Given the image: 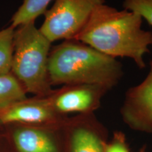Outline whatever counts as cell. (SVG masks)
Returning a JSON list of instances; mask_svg holds the SVG:
<instances>
[{
  "mask_svg": "<svg viewBox=\"0 0 152 152\" xmlns=\"http://www.w3.org/2000/svg\"><path fill=\"white\" fill-rule=\"evenodd\" d=\"M68 116L58 114L47 96L26 98L0 110V128L9 125H46L61 126Z\"/></svg>",
  "mask_w": 152,
  "mask_h": 152,
  "instance_id": "obj_6",
  "label": "cell"
},
{
  "mask_svg": "<svg viewBox=\"0 0 152 152\" xmlns=\"http://www.w3.org/2000/svg\"><path fill=\"white\" fill-rule=\"evenodd\" d=\"M103 127L93 113L68 118L63 127L68 152H104Z\"/></svg>",
  "mask_w": 152,
  "mask_h": 152,
  "instance_id": "obj_9",
  "label": "cell"
},
{
  "mask_svg": "<svg viewBox=\"0 0 152 152\" xmlns=\"http://www.w3.org/2000/svg\"><path fill=\"white\" fill-rule=\"evenodd\" d=\"M123 7L138 14L152 26V0H123Z\"/></svg>",
  "mask_w": 152,
  "mask_h": 152,
  "instance_id": "obj_13",
  "label": "cell"
},
{
  "mask_svg": "<svg viewBox=\"0 0 152 152\" xmlns=\"http://www.w3.org/2000/svg\"><path fill=\"white\" fill-rule=\"evenodd\" d=\"M125 139L123 133H115L111 143H105L104 152H130Z\"/></svg>",
  "mask_w": 152,
  "mask_h": 152,
  "instance_id": "obj_14",
  "label": "cell"
},
{
  "mask_svg": "<svg viewBox=\"0 0 152 152\" xmlns=\"http://www.w3.org/2000/svg\"><path fill=\"white\" fill-rule=\"evenodd\" d=\"M120 111L123 121L132 130L152 134V60L144 80L125 93Z\"/></svg>",
  "mask_w": 152,
  "mask_h": 152,
  "instance_id": "obj_8",
  "label": "cell"
},
{
  "mask_svg": "<svg viewBox=\"0 0 152 152\" xmlns=\"http://www.w3.org/2000/svg\"><path fill=\"white\" fill-rule=\"evenodd\" d=\"M52 44L36 27L35 22L23 24L14 30L11 73L27 94L47 96L53 91L48 75Z\"/></svg>",
  "mask_w": 152,
  "mask_h": 152,
  "instance_id": "obj_3",
  "label": "cell"
},
{
  "mask_svg": "<svg viewBox=\"0 0 152 152\" xmlns=\"http://www.w3.org/2000/svg\"><path fill=\"white\" fill-rule=\"evenodd\" d=\"M64 124L9 125L0 128V132L14 152H63L61 139Z\"/></svg>",
  "mask_w": 152,
  "mask_h": 152,
  "instance_id": "obj_5",
  "label": "cell"
},
{
  "mask_svg": "<svg viewBox=\"0 0 152 152\" xmlns=\"http://www.w3.org/2000/svg\"><path fill=\"white\" fill-rule=\"evenodd\" d=\"M14 30L11 26L0 30V75L11 73Z\"/></svg>",
  "mask_w": 152,
  "mask_h": 152,
  "instance_id": "obj_12",
  "label": "cell"
},
{
  "mask_svg": "<svg viewBox=\"0 0 152 152\" xmlns=\"http://www.w3.org/2000/svg\"><path fill=\"white\" fill-rule=\"evenodd\" d=\"M108 90L94 85L76 84L64 85L53 90L47 96L52 108L63 116L77 113L80 115L93 113L100 106L101 100Z\"/></svg>",
  "mask_w": 152,
  "mask_h": 152,
  "instance_id": "obj_7",
  "label": "cell"
},
{
  "mask_svg": "<svg viewBox=\"0 0 152 152\" xmlns=\"http://www.w3.org/2000/svg\"><path fill=\"white\" fill-rule=\"evenodd\" d=\"M0 152H14L7 139L1 132H0Z\"/></svg>",
  "mask_w": 152,
  "mask_h": 152,
  "instance_id": "obj_15",
  "label": "cell"
},
{
  "mask_svg": "<svg viewBox=\"0 0 152 152\" xmlns=\"http://www.w3.org/2000/svg\"></svg>",
  "mask_w": 152,
  "mask_h": 152,
  "instance_id": "obj_16",
  "label": "cell"
},
{
  "mask_svg": "<svg viewBox=\"0 0 152 152\" xmlns=\"http://www.w3.org/2000/svg\"><path fill=\"white\" fill-rule=\"evenodd\" d=\"M52 0H23L22 4L13 15L10 26L16 29L19 26L35 22L41 15H44Z\"/></svg>",
  "mask_w": 152,
  "mask_h": 152,
  "instance_id": "obj_10",
  "label": "cell"
},
{
  "mask_svg": "<svg viewBox=\"0 0 152 152\" xmlns=\"http://www.w3.org/2000/svg\"><path fill=\"white\" fill-rule=\"evenodd\" d=\"M142 22L137 13L101 4L74 39L113 58H130L143 69L144 56L152 46V32L142 29Z\"/></svg>",
  "mask_w": 152,
  "mask_h": 152,
  "instance_id": "obj_1",
  "label": "cell"
},
{
  "mask_svg": "<svg viewBox=\"0 0 152 152\" xmlns=\"http://www.w3.org/2000/svg\"><path fill=\"white\" fill-rule=\"evenodd\" d=\"M26 98L27 93L12 73L0 75V110Z\"/></svg>",
  "mask_w": 152,
  "mask_h": 152,
  "instance_id": "obj_11",
  "label": "cell"
},
{
  "mask_svg": "<svg viewBox=\"0 0 152 152\" xmlns=\"http://www.w3.org/2000/svg\"><path fill=\"white\" fill-rule=\"evenodd\" d=\"M105 0H55L45 11L39 30L51 42L74 39L83 29L94 9Z\"/></svg>",
  "mask_w": 152,
  "mask_h": 152,
  "instance_id": "obj_4",
  "label": "cell"
},
{
  "mask_svg": "<svg viewBox=\"0 0 152 152\" xmlns=\"http://www.w3.org/2000/svg\"><path fill=\"white\" fill-rule=\"evenodd\" d=\"M52 86L94 85L110 90L123 78V65L116 58L82 42L70 39L52 47L48 60Z\"/></svg>",
  "mask_w": 152,
  "mask_h": 152,
  "instance_id": "obj_2",
  "label": "cell"
}]
</instances>
